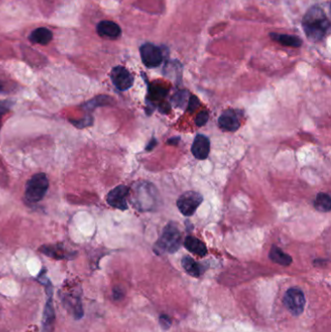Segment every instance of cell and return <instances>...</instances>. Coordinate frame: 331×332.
<instances>
[{
    "label": "cell",
    "instance_id": "obj_1",
    "mask_svg": "<svg viewBox=\"0 0 331 332\" xmlns=\"http://www.w3.org/2000/svg\"><path fill=\"white\" fill-rule=\"evenodd\" d=\"M302 27L309 40L319 42L328 33L330 23L323 10L314 6L305 14L302 20Z\"/></svg>",
    "mask_w": 331,
    "mask_h": 332
},
{
    "label": "cell",
    "instance_id": "obj_2",
    "mask_svg": "<svg viewBox=\"0 0 331 332\" xmlns=\"http://www.w3.org/2000/svg\"><path fill=\"white\" fill-rule=\"evenodd\" d=\"M182 245V233L177 225L169 223L164 227L161 236L155 244L154 250L159 253L173 254L180 249Z\"/></svg>",
    "mask_w": 331,
    "mask_h": 332
},
{
    "label": "cell",
    "instance_id": "obj_3",
    "mask_svg": "<svg viewBox=\"0 0 331 332\" xmlns=\"http://www.w3.org/2000/svg\"><path fill=\"white\" fill-rule=\"evenodd\" d=\"M49 190V180L45 173H37L26 182L24 197L28 203L41 201Z\"/></svg>",
    "mask_w": 331,
    "mask_h": 332
},
{
    "label": "cell",
    "instance_id": "obj_4",
    "mask_svg": "<svg viewBox=\"0 0 331 332\" xmlns=\"http://www.w3.org/2000/svg\"><path fill=\"white\" fill-rule=\"evenodd\" d=\"M203 197L199 192L189 190L184 192L177 200L178 209L186 217H190L200 206Z\"/></svg>",
    "mask_w": 331,
    "mask_h": 332
},
{
    "label": "cell",
    "instance_id": "obj_5",
    "mask_svg": "<svg viewBox=\"0 0 331 332\" xmlns=\"http://www.w3.org/2000/svg\"><path fill=\"white\" fill-rule=\"evenodd\" d=\"M305 297L301 289L297 287H292L287 289L284 297V304L286 309L294 316H300L305 307Z\"/></svg>",
    "mask_w": 331,
    "mask_h": 332
},
{
    "label": "cell",
    "instance_id": "obj_6",
    "mask_svg": "<svg viewBox=\"0 0 331 332\" xmlns=\"http://www.w3.org/2000/svg\"><path fill=\"white\" fill-rule=\"evenodd\" d=\"M46 292H47V301L44 308L43 319H42V329L41 332H53L55 327V320H56V313L53 303V285L50 283L47 278H45Z\"/></svg>",
    "mask_w": 331,
    "mask_h": 332
},
{
    "label": "cell",
    "instance_id": "obj_7",
    "mask_svg": "<svg viewBox=\"0 0 331 332\" xmlns=\"http://www.w3.org/2000/svg\"><path fill=\"white\" fill-rule=\"evenodd\" d=\"M140 55L143 63L149 68L159 66L163 60V56L160 48L151 43H146L141 46Z\"/></svg>",
    "mask_w": 331,
    "mask_h": 332
},
{
    "label": "cell",
    "instance_id": "obj_8",
    "mask_svg": "<svg viewBox=\"0 0 331 332\" xmlns=\"http://www.w3.org/2000/svg\"><path fill=\"white\" fill-rule=\"evenodd\" d=\"M130 194V188L125 185H119L114 188L107 194V203L118 210L125 211L129 209L128 196Z\"/></svg>",
    "mask_w": 331,
    "mask_h": 332
},
{
    "label": "cell",
    "instance_id": "obj_9",
    "mask_svg": "<svg viewBox=\"0 0 331 332\" xmlns=\"http://www.w3.org/2000/svg\"><path fill=\"white\" fill-rule=\"evenodd\" d=\"M111 80L120 92L130 90L134 83V78L126 67L116 66L111 71Z\"/></svg>",
    "mask_w": 331,
    "mask_h": 332
},
{
    "label": "cell",
    "instance_id": "obj_10",
    "mask_svg": "<svg viewBox=\"0 0 331 332\" xmlns=\"http://www.w3.org/2000/svg\"><path fill=\"white\" fill-rule=\"evenodd\" d=\"M39 252L49 258L54 260H71L75 256V252H70L66 249L62 244H56V245H44L42 246Z\"/></svg>",
    "mask_w": 331,
    "mask_h": 332
},
{
    "label": "cell",
    "instance_id": "obj_11",
    "mask_svg": "<svg viewBox=\"0 0 331 332\" xmlns=\"http://www.w3.org/2000/svg\"><path fill=\"white\" fill-rule=\"evenodd\" d=\"M210 147H211V144H210L209 138L206 137L205 135L198 134L194 138V141L192 143L190 150L195 158L203 160V159L207 158L210 154Z\"/></svg>",
    "mask_w": 331,
    "mask_h": 332
},
{
    "label": "cell",
    "instance_id": "obj_12",
    "mask_svg": "<svg viewBox=\"0 0 331 332\" xmlns=\"http://www.w3.org/2000/svg\"><path fill=\"white\" fill-rule=\"evenodd\" d=\"M219 126L226 131H236L240 127V120L236 112L226 110L219 118Z\"/></svg>",
    "mask_w": 331,
    "mask_h": 332
},
{
    "label": "cell",
    "instance_id": "obj_13",
    "mask_svg": "<svg viewBox=\"0 0 331 332\" xmlns=\"http://www.w3.org/2000/svg\"><path fill=\"white\" fill-rule=\"evenodd\" d=\"M96 29L98 35L106 39H117L121 34V29L119 25L111 21L100 22Z\"/></svg>",
    "mask_w": 331,
    "mask_h": 332
},
{
    "label": "cell",
    "instance_id": "obj_14",
    "mask_svg": "<svg viewBox=\"0 0 331 332\" xmlns=\"http://www.w3.org/2000/svg\"><path fill=\"white\" fill-rule=\"evenodd\" d=\"M62 304L64 305L65 308L68 310L71 309L72 314L76 319H81L83 317L84 311L82 308L81 297L79 294L64 295L62 299Z\"/></svg>",
    "mask_w": 331,
    "mask_h": 332
},
{
    "label": "cell",
    "instance_id": "obj_15",
    "mask_svg": "<svg viewBox=\"0 0 331 332\" xmlns=\"http://www.w3.org/2000/svg\"><path fill=\"white\" fill-rule=\"evenodd\" d=\"M184 246L190 253L199 257H204L207 254V248L205 244L198 238L187 236L184 240Z\"/></svg>",
    "mask_w": 331,
    "mask_h": 332
},
{
    "label": "cell",
    "instance_id": "obj_16",
    "mask_svg": "<svg viewBox=\"0 0 331 332\" xmlns=\"http://www.w3.org/2000/svg\"><path fill=\"white\" fill-rule=\"evenodd\" d=\"M29 39L34 44L48 45L53 39V33L48 28L40 27L31 32V34L29 36Z\"/></svg>",
    "mask_w": 331,
    "mask_h": 332
},
{
    "label": "cell",
    "instance_id": "obj_17",
    "mask_svg": "<svg viewBox=\"0 0 331 332\" xmlns=\"http://www.w3.org/2000/svg\"><path fill=\"white\" fill-rule=\"evenodd\" d=\"M271 39L282 44L285 47H301L302 40L297 36L287 35V34H279V33H270Z\"/></svg>",
    "mask_w": 331,
    "mask_h": 332
},
{
    "label": "cell",
    "instance_id": "obj_18",
    "mask_svg": "<svg viewBox=\"0 0 331 332\" xmlns=\"http://www.w3.org/2000/svg\"><path fill=\"white\" fill-rule=\"evenodd\" d=\"M269 258L273 262H275L279 265H282V266H288L293 262L292 257L284 253L277 246H272V248L269 252Z\"/></svg>",
    "mask_w": 331,
    "mask_h": 332
},
{
    "label": "cell",
    "instance_id": "obj_19",
    "mask_svg": "<svg viewBox=\"0 0 331 332\" xmlns=\"http://www.w3.org/2000/svg\"><path fill=\"white\" fill-rule=\"evenodd\" d=\"M182 265H183L184 269L187 271V273L189 274L190 276H192V277L197 278L201 275L200 265L189 256H186L182 259Z\"/></svg>",
    "mask_w": 331,
    "mask_h": 332
},
{
    "label": "cell",
    "instance_id": "obj_20",
    "mask_svg": "<svg viewBox=\"0 0 331 332\" xmlns=\"http://www.w3.org/2000/svg\"><path fill=\"white\" fill-rule=\"evenodd\" d=\"M314 206L319 212H323V213L329 212L331 210V198L329 194L323 192L319 193L316 197V200L314 202Z\"/></svg>",
    "mask_w": 331,
    "mask_h": 332
},
{
    "label": "cell",
    "instance_id": "obj_21",
    "mask_svg": "<svg viewBox=\"0 0 331 332\" xmlns=\"http://www.w3.org/2000/svg\"><path fill=\"white\" fill-rule=\"evenodd\" d=\"M111 101H112V99L107 95H98L95 98H93L92 100L88 101L87 103H85L84 107L86 109H88L89 111H93L96 107L110 104Z\"/></svg>",
    "mask_w": 331,
    "mask_h": 332
},
{
    "label": "cell",
    "instance_id": "obj_22",
    "mask_svg": "<svg viewBox=\"0 0 331 332\" xmlns=\"http://www.w3.org/2000/svg\"><path fill=\"white\" fill-rule=\"evenodd\" d=\"M188 95H189V93L188 91H179L178 93H176L175 95H173V97L171 98V101L173 102V104L175 106L177 107H183L184 104H186L187 102V98H188Z\"/></svg>",
    "mask_w": 331,
    "mask_h": 332
},
{
    "label": "cell",
    "instance_id": "obj_23",
    "mask_svg": "<svg viewBox=\"0 0 331 332\" xmlns=\"http://www.w3.org/2000/svg\"><path fill=\"white\" fill-rule=\"evenodd\" d=\"M70 122L78 129H85L88 127H92L94 124V118L91 115H87L83 119H77V120L70 119Z\"/></svg>",
    "mask_w": 331,
    "mask_h": 332
},
{
    "label": "cell",
    "instance_id": "obj_24",
    "mask_svg": "<svg viewBox=\"0 0 331 332\" xmlns=\"http://www.w3.org/2000/svg\"><path fill=\"white\" fill-rule=\"evenodd\" d=\"M14 104H15L14 100H10V99L0 100V121L2 118L11 110Z\"/></svg>",
    "mask_w": 331,
    "mask_h": 332
},
{
    "label": "cell",
    "instance_id": "obj_25",
    "mask_svg": "<svg viewBox=\"0 0 331 332\" xmlns=\"http://www.w3.org/2000/svg\"><path fill=\"white\" fill-rule=\"evenodd\" d=\"M208 119H209V114H208V112H206V111H202V112H200V113L197 115L196 119H195V123H196L197 127H203V126L207 122Z\"/></svg>",
    "mask_w": 331,
    "mask_h": 332
},
{
    "label": "cell",
    "instance_id": "obj_26",
    "mask_svg": "<svg viewBox=\"0 0 331 332\" xmlns=\"http://www.w3.org/2000/svg\"><path fill=\"white\" fill-rule=\"evenodd\" d=\"M199 107V100L196 96L190 95L188 103V111L189 112H194Z\"/></svg>",
    "mask_w": 331,
    "mask_h": 332
},
{
    "label": "cell",
    "instance_id": "obj_27",
    "mask_svg": "<svg viewBox=\"0 0 331 332\" xmlns=\"http://www.w3.org/2000/svg\"><path fill=\"white\" fill-rule=\"evenodd\" d=\"M159 323L163 329H168L171 325V319L166 315H162L159 318Z\"/></svg>",
    "mask_w": 331,
    "mask_h": 332
},
{
    "label": "cell",
    "instance_id": "obj_28",
    "mask_svg": "<svg viewBox=\"0 0 331 332\" xmlns=\"http://www.w3.org/2000/svg\"><path fill=\"white\" fill-rule=\"evenodd\" d=\"M123 295H125V292L122 290V288L118 287V286H116L114 289H113V297L116 299V300H119L123 297Z\"/></svg>",
    "mask_w": 331,
    "mask_h": 332
},
{
    "label": "cell",
    "instance_id": "obj_29",
    "mask_svg": "<svg viewBox=\"0 0 331 332\" xmlns=\"http://www.w3.org/2000/svg\"><path fill=\"white\" fill-rule=\"evenodd\" d=\"M156 144H157V140H156L155 138H152V139H151V141H150V143L147 145V147H146V150H147V151H152V150L154 149V147L156 146Z\"/></svg>",
    "mask_w": 331,
    "mask_h": 332
},
{
    "label": "cell",
    "instance_id": "obj_30",
    "mask_svg": "<svg viewBox=\"0 0 331 332\" xmlns=\"http://www.w3.org/2000/svg\"><path fill=\"white\" fill-rule=\"evenodd\" d=\"M179 140H180V137H173L167 141V144L168 145H177Z\"/></svg>",
    "mask_w": 331,
    "mask_h": 332
}]
</instances>
